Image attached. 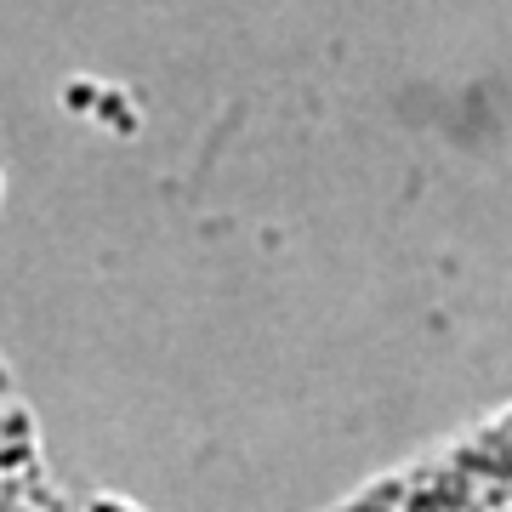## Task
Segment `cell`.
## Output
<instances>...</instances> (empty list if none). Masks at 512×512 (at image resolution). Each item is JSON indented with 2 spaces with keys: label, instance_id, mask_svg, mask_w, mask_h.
Segmentation results:
<instances>
[{
  "label": "cell",
  "instance_id": "1",
  "mask_svg": "<svg viewBox=\"0 0 512 512\" xmlns=\"http://www.w3.org/2000/svg\"><path fill=\"white\" fill-rule=\"evenodd\" d=\"M473 473H444L439 484L393 495L365 512H512V450L490 461H467Z\"/></svg>",
  "mask_w": 512,
  "mask_h": 512
}]
</instances>
